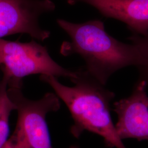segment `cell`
<instances>
[{
  "mask_svg": "<svg viewBox=\"0 0 148 148\" xmlns=\"http://www.w3.org/2000/svg\"><path fill=\"white\" fill-rule=\"evenodd\" d=\"M40 79L47 84L68 108L74 123L70 132L79 138L85 131L101 136L109 148H126L117 134L110 115V103L115 95L106 85L92 76L84 67L76 70L74 84L67 86L58 78L40 75Z\"/></svg>",
  "mask_w": 148,
  "mask_h": 148,
  "instance_id": "obj_1",
  "label": "cell"
},
{
  "mask_svg": "<svg viewBox=\"0 0 148 148\" xmlns=\"http://www.w3.org/2000/svg\"><path fill=\"white\" fill-rule=\"evenodd\" d=\"M59 26L70 37L60 52L64 56L78 54L85 60L84 69L106 85L112 74L129 66H137L139 53L134 44L121 42L106 31L103 21L93 20L73 23L59 19Z\"/></svg>",
  "mask_w": 148,
  "mask_h": 148,
  "instance_id": "obj_2",
  "label": "cell"
},
{
  "mask_svg": "<svg viewBox=\"0 0 148 148\" xmlns=\"http://www.w3.org/2000/svg\"><path fill=\"white\" fill-rule=\"evenodd\" d=\"M8 94L18 113L14 131L3 148H54L49 132L47 116L58 111L60 99L54 93H47L38 100L24 95L22 86L7 85ZM69 148H79L72 145Z\"/></svg>",
  "mask_w": 148,
  "mask_h": 148,
  "instance_id": "obj_3",
  "label": "cell"
},
{
  "mask_svg": "<svg viewBox=\"0 0 148 148\" xmlns=\"http://www.w3.org/2000/svg\"><path fill=\"white\" fill-rule=\"evenodd\" d=\"M0 66L7 84L23 83L32 75L74 77L76 70L66 69L56 62L47 48L34 40L29 42L0 38Z\"/></svg>",
  "mask_w": 148,
  "mask_h": 148,
  "instance_id": "obj_4",
  "label": "cell"
},
{
  "mask_svg": "<svg viewBox=\"0 0 148 148\" xmlns=\"http://www.w3.org/2000/svg\"><path fill=\"white\" fill-rule=\"evenodd\" d=\"M56 9L51 0H0V38L16 34H27L40 41L50 36L39 18Z\"/></svg>",
  "mask_w": 148,
  "mask_h": 148,
  "instance_id": "obj_5",
  "label": "cell"
},
{
  "mask_svg": "<svg viewBox=\"0 0 148 148\" xmlns=\"http://www.w3.org/2000/svg\"><path fill=\"white\" fill-rule=\"evenodd\" d=\"M148 85L144 80L138 79L131 95L114 104L118 119L115 127L121 140H148Z\"/></svg>",
  "mask_w": 148,
  "mask_h": 148,
  "instance_id": "obj_6",
  "label": "cell"
},
{
  "mask_svg": "<svg viewBox=\"0 0 148 148\" xmlns=\"http://www.w3.org/2000/svg\"><path fill=\"white\" fill-rule=\"evenodd\" d=\"M74 5L85 3L95 7L106 18L125 23L134 34L148 32V0H66Z\"/></svg>",
  "mask_w": 148,
  "mask_h": 148,
  "instance_id": "obj_7",
  "label": "cell"
},
{
  "mask_svg": "<svg viewBox=\"0 0 148 148\" xmlns=\"http://www.w3.org/2000/svg\"><path fill=\"white\" fill-rule=\"evenodd\" d=\"M16 107L7 91V82L5 78L0 83V148H3L9 138V121L11 112Z\"/></svg>",
  "mask_w": 148,
  "mask_h": 148,
  "instance_id": "obj_8",
  "label": "cell"
},
{
  "mask_svg": "<svg viewBox=\"0 0 148 148\" xmlns=\"http://www.w3.org/2000/svg\"><path fill=\"white\" fill-rule=\"evenodd\" d=\"M130 40L136 46L139 53L137 68L139 72V79L144 80L148 84V32L144 36L134 34Z\"/></svg>",
  "mask_w": 148,
  "mask_h": 148,
  "instance_id": "obj_9",
  "label": "cell"
}]
</instances>
